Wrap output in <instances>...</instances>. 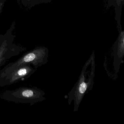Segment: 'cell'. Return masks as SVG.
<instances>
[{"instance_id":"cell-6","label":"cell","mask_w":124,"mask_h":124,"mask_svg":"<svg viewBox=\"0 0 124 124\" xmlns=\"http://www.w3.org/2000/svg\"><path fill=\"white\" fill-rule=\"evenodd\" d=\"M14 27V24H13L11 27L10 29L4 35L5 38L4 40L0 46V65L5 60V55L6 52L8 51V41L12 35V31L13 29V28Z\"/></svg>"},{"instance_id":"cell-8","label":"cell","mask_w":124,"mask_h":124,"mask_svg":"<svg viewBox=\"0 0 124 124\" xmlns=\"http://www.w3.org/2000/svg\"><path fill=\"white\" fill-rule=\"evenodd\" d=\"M5 35H0V42H2L4 39Z\"/></svg>"},{"instance_id":"cell-1","label":"cell","mask_w":124,"mask_h":124,"mask_svg":"<svg viewBox=\"0 0 124 124\" xmlns=\"http://www.w3.org/2000/svg\"><path fill=\"white\" fill-rule=\"evenodd\" d=\"M95 70V56L93 52L84 65L78 81L67 96L69 105L74 101V112L78 111L85 95L93 89Z\"/></svg>"},{"instance_id":"cell-4","label":"cell","mask_w":124,"mask_h":124,"mask_svg":"<svg viewBox=\"0 0 124 124\" xmlns=\"http://www.w3.org/2000/svg\"><path fill=\"white\" fill-rule=\"evenodd\" d=\"M30 65L19 67L2 77L6 82L7 85L13 84L22 79L28 78L32 74L35 70Z\"/></svg>"},{"instance_id":"cell-5","label":"cell","mask_w":124,"mask_h":124,"mask_svg":"<svg viewBox=\"0 0 124 124\" xmlns=\"http://www.w3.org/2000/svg\"><path fill=\"white\" fill-rule=\"evenodd\" d=\"M116 45L113 49L112 67L113 71L115 75L119 72L120 64L123 62L124 55V37L123 34L120 37Z\"/></svg>"},{"instance_id":"cell-2","label":"cell","mask_w":124,"mask_h":124,"mask_svg":"<svg viewBox=\"0 0 124 124\" xmlns=\"http://www.w3.org/2000/svg\"><path fill=\"white\" fill-rule=\"evenodd\" d=\"M48 50L44 47H40L27 53L14 63L4 68L1 72L2 78L16 68L28 64H32L36 69L46 63L48 58Z\"/></svg>"},{"instance_id":"cell-3","label":"cell","mask_w":124,"mask_h":124,"mask_svg":"<svg viewBox=\"0 0 124 124\" xmlns=\"http://www.w3.org/2000/svg\"><path fill=\"white\" fill-rule=\"evenodd\" d=\"M43 91L37 88L22 87L15 90L6 91L4 94V98L8 101L31 104L45 100Z\"/></svg>"},{"instance_id":"cell-7","label":"cell","mask_w":124,"mask_h":124,"mask_svg":"<svg viewBox=\"0 0 124 124\" xmlns=\"http://www.w3.org/2000/svg\"><path fill=\"white\" fill-rule=\"evenodd\" d=\"M6 0H0V14L2 12Z\"/></svg>"}]
</instances>
